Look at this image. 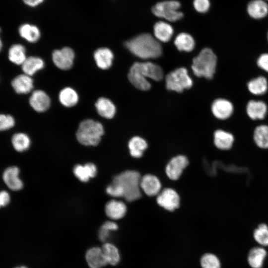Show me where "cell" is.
Instances as JSON below:
<instances>
[{"label": "cell", "mask_w": 268, "mask_h": 268, "mask_svg": "<svg viewBox=\"0 0 268 268\" xmlns=\"http://www.w3.org/2000/svg\"><path fill=\"white\" fill-rule=\"evenodd\" d=\"M44 61L40 58L31 56L27 57L21 65V68L24 74L32 76L37 71L44 67Z\"/></svg>", "instance_id": "25"}, {"label": "cell", "mask_w": 268, "mask_h": 268, "mask_svg": "<svg viewBox=\"0 0 268 268\" xmlns=\"http://www.w3.org/2000/svg\"><path fill=\"white\" fill-rule=\"evenodd\" d=\"M209 0H194L193 6L196 11L200 13L207 12L210 7Z\"/></svg>", "instance_id": "40"}, {"label": "cell", "mask_w": 268, "mask_h": 268, "mask_svg": "<svg viewBox=\"0 0 268 268\" xmlns=\"http://www.w3.org/2000/svg\"><path fill=\"white\" fill-rule=\"evenodd\" d=\"M147 147L146 141L139 136L132 137L129 142L130 154L135 158L141 157Z\"/></svg>", "instance_id": "31"}, {"label": "cell", "mask_w": 268, "mask_h": 268, "mask_svg": "<svg viewBox=\"0 0 268 268\" xmlns=\"http://www.w3.org/2000/svg\"><path fill=\"white\" fill-rule=\"evenodd\" d=\"M181 3L176 0H168L156 3L151 9L153 14L157 17L170 22L181 19L183 13L178 10Z\"/></svg>", "instance_id": "6"}, {"label": "cell", "mask_w": 268, "mask_h": 268, "mask_svg": "<svg viewBox=\"0 0 268 268\" xmlns=\"http://www.w3.org/2000/svg\"><path fill=\"white\" fill-rule=\"evenodd\" d=\"M16 268H27L24 266H21V267H17Z\"/></svg>", "instance_id": "46"}, {"label": "cell", "mask_w": 268, "mask_h": 268, "mask_svg": "<svg viewBox=\"0 0 268 268\" xmlns=\"http://www.w3.org/2000/svg\"><path fill=\"white\" fill-rule=\"evenodd\" d=\"M140 186L143 192L149 196L158 195L161 188L158 178L151 174H147L141 177Z\"/></svg>", "instance_id": "13"}, {"label": "cell", "mask_w": 268, "mask_h": 268, "mask_svg": "<svg viewBox=\"0 0 268 268\" xmlns=\"http://www.w3.org/2000/svg\"><path fill=\"white\" fill-rule=\"evenodd\" d=\"M97 66L103 69H107L112 66L114 55L110 49L103 47L97 49L94 53Z\"/></svg>", "instance_id": "20"}, {"label": "cell", "mask_w": 268, "mask_h": 268, "mask_svg": "<svg viewBox=\"0 0 268 268\" xmlns=\"http://www.w3.org/2000/svg\"><path fill=\"white\" fill-rule=\"evenodd\" d=\"M27 5L31 7L37 6L42 3L44 0H22Z\"/></svg>", "instance_id": "44"}, {"label": "cell", "mask_w": 268, "mask_h": 268, "mask_svg": "<svg viewBox=\"0 0 268 268\" xmlns=\"http://www.w3.org/2000/svg\"><path fill=\"white\" fill-rule=\"evenodd\" d=\"M0 206H1V204H0Z\"/></svg>", "instance_id": "47"}, {"label": "cell", "mask_w": 268, "mask_h": 268, "mask_svg": "<svg viewBox=\"0 0 268 268\" xmlns=\"http://www.w3.org/2000/svg\"><path fill=\"white\" fill-rule=\"evenodd\" d=\"M188 164V160L183 155H178L173 157L166 167V173L172 180L179 178L183 170Z\"/></svg>", "instance_id": "10"}, {"label": "cell", "mask_w": 268, "mask_h": 268, "mask_svg": "<svg viewBox=\"0 0 268 268\" xmlns=\"http://www.w3.org/2000/svg\"><path fill=\"white\" fill-rule=\"evenodd\" d=\"M249 91L255 95L265 93L268 89V81L264 76H259L250 80L248 83Z\"/></svg>", "instance_id": "33"}, {"label": "cell", "mask_w": 268, "mask_h": 268, "mask_svg": "<svg viewBox=\"0 0 268 268\" xmlns=\"http://www.w3.org/2000/svg\"><path fill=\"white\" fill-rule=\"evenodd\" d=\"M217 58L209 48L203 49L193 60L192 69L195 75L211 79L214 74Z\"/></svg>", "instance_id": "5"}, {"label": "cell", "mask_w": 268, "mask_h": 268, "mask_svg": "<svg viewBox=\"0 0 268 268\" xmlns=\"http://www.w3.org/2000/svg\"><path fill=\"white\" fill-rule=\"evenodd\" d=\"M201 264L202 268H220V263L214 255L207 253L203 255L201 259Z\"/></svg>", "instance_id": "37"}, {"label": "cell", "mask_w": 268, "mask_h": 268, "mask_svg": "<svg viewBox=\"0 0 268 268\" xmlns=\"http://www.w3.org/2000/svg\"><path fill=\"white\" fill-rule=\"evenodd\" d=\"M249 15L255 19H261L268 14V4L264 0H252L247 5Z\"/></svg>", "instance_id": "21"}, {"label": "cell", "mask_w": 268, "mask_h": 268, "mask_svg": "<svg viewBox=\"0 0 268 268\" xmlns=\"http://www.w3.org/2000/svg\"></svg>", "instance_id": "49"}, {"label": "cell", "mask_w": 268, "mask_h": 268, "mask_svg": "<svg viewBox=\"0 0 268 268\" xmlns=\"http://www.w3.org/2000/svg\"><path fill=\"white\" fill-rule=\"evenodd\" d=\"M105 209L108 217L113 220H117L125 216L127 207L123 201L113 200L106 203Z\"/></svg>", "instance_id": "17"}, {"label": "cell", "mask_w": 268, "mask_h": 268, "mask_svg": "<svg viewBox=\"0 0 268 268\" xmlns=\"http://www.w3.org/2000/svg\"><path fill=\"white\" fill-rule=\"evenodd\" d=\"M266 250L260 247L254 248L248 255V263L252 268H261L266 257Z\"/></svg>", "instance_id": "32"}, {"label": "cell", "mask_w": 268, "mask_h": 268, "mask_svg": "<svg viewBox=\"0 0 268 268\" xmlns=\"http://www.w3.org/2000/svg\"><path fill=\"white\" fill-rule=\"evenodd\" d=\"M2 41H1V40L0 38V52L2 49Z\"/></svg>", "instance_id": "45"}, {"label": "cell", "mask_w": 268, "mask_h": 268, "mask_svg": "<svg viewBox=\"0 0 268 268\" xmlns=\"http://www.w3.org/2000/svg\"><path fill=\"white\" fill-rule=\"evenodd\" d=\"M166 87L168 90L182 92L193 85V80L188 74L187 69L180 67L168 73L165 78Z\"/></svg>", "instance_id": "7"}, {"label": "cell", "mask_w": 268, "mask_h": 268, "mask_svg": "<svg viewBox=\"0 0 268 268\" xmlns=\"http://www.w3.org/2000/svg\"><path fill=\"white\" fill-rule=\"evenodd\" d=\"M117 224L113 221H106L101 227L99 231V238L102 241H105L109 237L110 232L117 230Z\"/></svg>", "instance_id": "38"}, {"label": "cell", "mask_w": 268, "mask_h": 268, "mask_svg": "<svg viewBox=\"0 0 268 268\" xmlns=\"http://www.w3.org/2000/svg\"><path fill=\"white\" fill-rule=\"evenodd\" d=\"M95 105L98 113L102 117L107 119L114 117L116 113V107L109 99L105 97L99 98Z\"/></svg>", "instance_id": "24"}, {"label": "cell", "mask_w": 268, "mask_h": 268, "mask_svg": "<svg viewBox=\"0 0 268 268\" xmlns=\"http://www.w3.org/2000/svg\"><path fill=\"white\" fill-rule=\"evenodd\" d=\"M125 46L132 53L142 59L157 58L162 54L160 43L148 33L133 38L125 43Z\"/></svg>", "instance_id": "2"}, {"label": "cell", "mask_w": 268, "mask_h": 268, "mask_svg": "<svg viewBox=\"0 0 268 268\" xmlns=\"http://www.w3.org/2000/svg\"><path fill=\"white\" fill-rule=\"evenodd\" d=\"M163 77L162 68L158 65L151 62H135L130 69L128 78L131 83L141 90L150 89L151 84L146 78L155 81L161 80Z\"/></svg>", "instance_id": "1"}, {"label": "cell", "mask_w": 268, "mask_h": 268, "mask_svg": "<svg viewBox=\"0 0 268 268\" xmlns=\"http://www.w3.org/2000/svg\"><path fill=\"white\" fill-rule=\"evenodd\" d=\"M9 195L7 192L2 191L0 192V201L1 206H4L6 205L9 203Z\"/></svg>", "instance_id": "43"}, {"label": "cell", "mask_w": 268, "mask_h": 268, "mask_svg": "<svg viewBox=\"0 0 268 268\" xmlns=\"http://www.w3.org/2000/svg\"><path fill=\"white\" fill-rule=\"evenodd\" d=\"M246 111L252 120H263L267 112V106L262 101L251 100L248 103Z\"/></svg>", "instance_id": "18"}, {"label": "cell", "mask_w": 268, "mask_h": 268, "mask_svg": "<svg viewBox=\"0 0 268 268\" xmlns=\"http://www.w3.org/2000/svg\"><path fill=\"white\" fill-rule=\"evenodd\" d=\"M74 52L68 47L60 50H56L52 53V60L55 65L59 68L67 70L72 66L74 59Z\"/></svg>", "instance_id": "8"}, {"label": "cell", "mask_w": 268, "mask_h": 268, "mask_svg": "<svg viewBox=\"0 0 268 268\" xmlns=\"http://www.w3.org/2000/svg\"><path fill=\"white\" fill-rule=\"evenodd\" d=\"M9 60L16 65H22L27 58L26 49L21 44H13L9 48L8 52Z\"/></svg>", "instance_id": "28"}, {"label": "cell", "mask_w": 268, "mask_h": 268, "mask_svg": "<svg viewBox=\"0 0 268 268\" xmlns=\"http://www.w3.org/2000/svg\"><path fill=\"white\" fill-rule=\"evenodd\" d=\"M174 44L180 51L190 52L193 50L195 42L189 34L181 33L175 39Z\"/></svg>", "instance_id": "30"}, {"label": "cell", "mask_w": 268, "mask_h": 268, "mask_svg": "<svg viewBox=\"0 0 268 268\" xmlns=\"http://www.w3.org/2000/svg\"><path fill=\"white\" fill-rule=\"evenodd\" d=\"M20 36L30 43L36 42L40 37L39 28L33 25L28 23L22 24L18 29Z\"/></svg>", "instance_id": "26"}, {"label": "cell", "mask_w": 268, "mask_h": 268, "mask_svg": "<svg viewBox=\"0 0 268 268\" xmlns=\"http://www.w3.org/2000/svg\"><path fill=\"white\" fill-rule=\"evenodd\" d=\"M253 140L259 148L268 149V126L261 125L257 126L254 131Z\"/></svg>", "instance_id": "27"}, {"label": "cell", "mask_w": 268, "mask_h": 268, "mask_svg": "<svg viewBox=\"0 0 268 268\" xmlns=\"http://www.w3.org/2000/svg\"><path fill=\"white\" fill-rule=\"evenodd\" d=\"M107 193L114 197H123V192L121 187L114 183L108 186L106 188Z\"/></svg>", "instance_id": "41"}, {"label": "cell", "mask_w": 268, "mask_h": 268, "mask_svg": "<svg viewBox=\"0 0 268 268\" xmlns=\"http://www.w3.org/2000/svg\"><path fill=\"white\" fill-rule=\"evenodd\" d=\"M140 174L134 170L125 171L113 178L112 183L119 186L123 192V198L128 201L137 200L141 196Z\"/></svg>", "instance_id": "3"}, {"label": "cell", "mask_w": 268, "mask_h": 268, "mask_svg": "<svg viewBox=\"0 0 268 268\" xmlns=\"http://www.w3.org/2000/svg\"><path fill=\"white\" fill-rule=\"evenodd\" d=\"M85 258L91 268H102L108 264L102 248L99 247L89 249L86 252Z\"/></svg>", "instance_id": "14"}, {"label": "cell", "mask_w": 268, "mask_h": 268, "mask_svg": "<svg viewBox=\"0 0 268 268\" xmlns=\"http://www.w3.org/2000/svg\"><path fill=\"white\" fill-rule=\"evenodd\" d=\"M11 86L18 94H27L33 88V80L26 74H19L11 81Z\"/></svg>", "instance_id": "15"}, {"label": "cell", "mask_w": 268, "mask_h": 268, "mask_svg": "<svg viewBox=\"0 0 268 268\" xmlns=\"http://www.w3.org/2000/svg\"><path fill=\"white\" fill-rule=\"evenodd\" d=\"M73 173L80 181L86 182L91 178H93L96 176L97 168L92 163H88L84 165L78 164L74 166Z\"/></svg>", "instance_id": "23"}, {"label": "cell", "mask_w": 268, "mask_h": 268, "mask_svg": "<svg viewBox=\"0 0 268 268\" xmlns=\"http://www.w3.org/2000/svg\"><path fill=\"white\" fill-rule=\"evenodd\" d=\"M29 101L31 107L38 112H43L47 110L51 103L49 96L41 90L34 91L29 98Z\"/></svg>", "instance_id": "11"}, {"label": "cell", "mask_w": 268, "mask_h": 268, "mask_svg": "<svg viewBox=\"0 0 268 268\" xmlns=\"http://www.w3.org/2000/svg\"><path fill=\"white\" fill-rule=\"evenodd\" d=\"M157 202L160 206L165 209L172 211L179 207L180 198L175 190L171 188H166L158 194Z\"/></svg>", "instance_id": "9"}, {"label": "cell", "mask_w": 268, "mask_h": 268, "mask_svg": "<svg viewBox=\"0 0 268 268\" xmlns=\"http://www.w3.org/2000/svg\"><path fill=\"white\" fill-rule=\"evenodd\" d=\"M12 145L17 151L22 152L27 149L30 144V140L27 135L23 133H17L12 137Z\"/></svg>", "instance_id": "35"}, {"label": "cell", "mask_w": 268, "mask_h": 268, "mask_svg": "<svg viewBox=\"0 0 268 268\" xmlns=\"http://www.w3.org/2000/svg\"><path fill=\"white\" fill-rule=\"evenodd\" d=\"M258 66L268 72V53L261 55L257 61Z\"/></svg>", "instance_id": "42"}, {"label": "cell", "mask_w": 268, "mask_h": 268, "mask_svg": "<svg viewBox=\"0 0 268 268\" xmlns=\"http://www.w3.org/2000/svg\"><path fill=\"white\" fill-rule=\"evenodd\" d=\"M14 124V119L11 115L0 114V131L10 129Z\"/></svg>", "instance_id": "39"}, {"label": "cell", "mask_w": 268, "mask_h": 268, "mask_svg": "<svg viewBox=\"0 0 268 268\" xmlns=\"http://www.w3.org/2000/svg\"><path fill=\"white\" fill-rule=\"evenodd\" d=\"M59 99L63 105L67 107H71L75 105L78 102V96L73 89L67 87L61 90Z\"/></svg>", "instance_id": "29"}, {"label": "cell", "mask_w": 268, "mask_h": 268, "mask_svg": "<svg viewBox=\"0 0 268 268\" xmlns=\"http://www.w3.org/2000/svg\"></svg>", "instance_id": "48"}, {"label": "cell", "mask_w": 268, "mask_h": 268, "mask_svg": "<svg viewBox=\"0 0 268 268\" xmlns=\"http://www.w3.org/2000/svg\"><path fill=\"white\" fill-rule=\"evenodd\" d=\"M19 169L16 167H10L5 170L3 174V179L6 185L13 191H18L22 188L23 183L19 178Z\"/></svg>", "instance_id": "16"}, {"label": "cell", "mask_w": 268, "mask_h": 268, "mask_svg": "<svg viewBox=\"0 0 268 268\" xmlns=\"http://www.w3.org/2000/svg\"><path fill=\"white\" fill-rule=\"evenodd\" d=\"M255 240L260 244L268 246V226L263 223L260 224L254 232Z\"/></svg>", "instance_id": "36"}, {"label": "cell", "mask_w": 268, "mask_h": 268, "mask_svg": "<svg viewBox=\"0 0 268 268\" xmlns=\"http://www.w3.org/2000/svg\"><path fill=\"white\" fill-rule=\"evenodd\" d=\"M102 250L108 264L115 266L119 263L120 259V254L115 246L106 243L103 245Z\"/></svg>", "instance_id": "34"}, {"label": "cell", "mask_w": 268, "mask_h": 268, "mask_svg": "<svg viewBox=\"0 0 268 268\" xmlns=\"http://www.w3.org/2000/svg\"><path fill=\"white\" fill-rule=\"evenodd\" d=\"M104 133L102 125L92 119L82 121L76 133L77 140L82 144L95 146L100 142Z\"/></svg>", "instance_id": "4"}, {"label": "cell", "mask_w": 268, "mask_h": 268, "mask_svg": "<svg viewBox=\"0 0 268 268\" xmlns=\"http://www.w3.org/2000/svg\"><path fill=\"white\" fill-rule=\"evenodd\" d=\"M173 28L167 22L159 21L156 22L153 26V32L155 38L162 42L169 41L173 34Z\"/></svg>", "instance_id": "22"}, {"label": "cell", "mask_w": 268, "mask_h": 268, "mask_svg": "<svg viewBox=\"0 0 268 268\" xmlns=\"http://www.w3.org/2000/svg\"><path fill=\"white\" fill-rule=\"evenodd\" d=\"M211 111L216 118L220 120H226L232 115L233 112V106L227 100L217 99L213 102Z\"/></svg>", "instance_id": "12"}, {"label": "cell", "mask_w": 268, "mask_h": 268, "mask_svg": "<svg viewBox=\"0 0 268 268\" xmlns=\"http://www.w3.org/2000/svg\"><path fill=\"white\" fill-rule=\"evenodd\" d=\"M235 138L230 133L221 130H216L214 133V143L221 150H228L232 148Z\"/></svg>", "instance_id": "19"}]
</instances>
